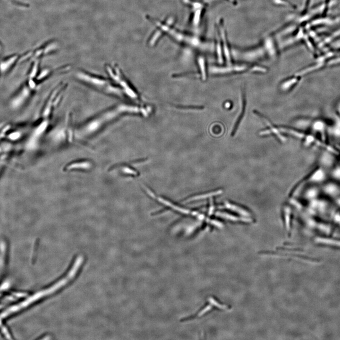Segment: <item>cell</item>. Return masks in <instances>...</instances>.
Returning a JSON list of instances; mask_svg holds the SVG:
<instances>
[{"mask_svg":"<svg viewBox=\"0 0 340 340\" xmlns=\"http://www.w3.org/2000/svg\"><path fill=\"white\" fill-rule=\"evenodd\" d=\"M263 44L264 49L265 51L268 52L270 56L272 58L276 57L277 50L273 37L270 36L265 37L264 40Z\"/></svg>","mask_w":340,"mask_h":340,"instance_id":"7","label":"cell"},{"mask_svg":"<svg viewBox=\"0 0 340 340\" xmlns=\"http://www.w3.org/2000/svg\"><path fill=\"white\" fill-rule=\"evenodd\" d=\"M273 1L275 3L278 5L291 7V4L286 0H273Z\"/></svg>","mask_w":340,"mask_h":340,"instance_id":"15","label":"cell"},{"mask_svg":"<svg viewBox=\"0 0 340 340\" xmlns=\"http://www.w3.org/2000/svg\"><path fill=\"white\" fill-rule=\"evenodd\" d=\"M19 136H20V134H19V133L15 132L13 133L12 134H11V135H10V137L11 139H16L18 138L19 137Z\"/></svg>","mask_w":340,"mask_h":340,"instance_id":"16","label":"cell"},{"mask_svg":"<svg viewBox=\"0 0 340 340\" xmlns=\"http://www.w3.org/2000/svg\"><path fill=\"white\" fill-rule=\"evenodd\" d=\"M263 49L261 48V49H256L254 50H253L251 51H249L248 52H247L246 54H244V56H245L244 57L246 59H248V60H254V59H257L259 57L258 56H259V55H260L259 54H257V53L261 52V51H263Z\"/></svg>","mask_w":340,"mask_h":340,"instance_id":"10","label":"cell"},{"mask_svg":"<svg viewBox=\"0 0 340 340\" xmlns=\"http://www.w3.org/2000/svg\"><path fill=\"white\" fill-rule=\"evenodd\" d=\"M247 69V67L245 65H230L224 67H211L210 71L211 72L215 74H227L235 72H243Z\"/></svg>","mask_w":340,"mask_h":340,"instance_id":"5","label":"cell"},{"mask_svg":"<svg viewBox=\"0 0 340 340\" xmlns=\"http://www.w3.org/2000/svg\"><path fill=\"white\" fill-rule=\"evenodd\" d=\"M336 109H337V113L339 115V116H340V101L337 103Z\"/></svg>","mask_w":340,"mask_h":340,"instance_id":"18","label":"cell"},{"mask_svg":"<svg viewBox=\"0 0 340 340\" xmlns=\"http://www.w3.org/2000/svg\"><path fill=\"white\" fill-rule=\"evenodd\" d=\"M255 114H256L257 115H258V116H259L260 118H261L262 120L266 123V124L269 127L270 130L272 131V133L275 134V135H276V136H277L278 138H279L280 140H281V141H283V142L286 141V138H285V137H283V136L281 134L280 130H278V128L274 127V126L272 125V124L269 121H268L267 119H265L264 116H263L262 115L260 114L258 112H256V113H255Z\"/></svg>","mask_w":340,"mask_h":340,"instance_id":"8","label":"cell"},{"mask_svg":"<svg viewBox=\"0 0 340 340\" xmlns=\"http://www.w3.org/2000/svg\"><path fill=\"white\" fill-rule=\"evenodd\" d=\"M29 84H30V86L32 89H34V88H35V86H36L35 82H34L33 80H30V82H29Z\"/></svg>","mask_w":340,"mask_h":340,"instance_id":"17","label":"cell"},{"mask_svg":"<svg viewBox=\"0 0 340 340\" xmlns=\"http://www.w3.org/2000/svg\"><path fill=\"white\" fill-rule=\"evenodd\" d=\"M61 286V283L59 282L57 284H54L51 287L36 293L35 294L27 298L26 299L19 303H16L12 306L7 307V309L0 312V323H2L3 320L8 319L11 317L24 310L30 307L31 305L40 300L41 298L58 290Z\"/></svg>","mask_w":340,"mask_h":340,"instance_id":"3","label":"cell"},{"mask_svg":"<svg viewBox=\"0 0 340 340\" xmlns=\"http://www.w3.org/2000/svg\"><path fill=\"white\" fill-rule=\"evenodd\" d=\"M300 77L299 76V78H297V77H295V78L294 77V78H292L291 79L286 80V81L283 82V83L282 84V89L283 90H286L290 89V88H292L293 86L297 83V82L300 80Z\"/></svg>","mask_w":340,"mask_h":340,"instance_id":"9","label":"cell"},{"mask_svg":"<svg viewBox=\"0 0 340 340\" xmlns=\"http://www.w3.org/2000/svg\"><path fill=\"white\" fill-rule=\"evenodd\" d=\"M198 62L201 67L203 79V80H205L206 79V74H205V61L203 58L202 57L199 58L198 59Z\"/></svg>","mask_w":340,"mask_h":340,"instance_id":"11","label":"cell"},{"mask_svg":"<svg viewBox=\"0 0 340 340\" xmlns=\"http://www.w3.org/2000/svg\"><path fill=\"white\" fill-rule=\"evenodd\" d=\"M105 71L109 78L114 82L123 88L126 94L131 98H137V96L134 92L131 89L123 77L119 68L115 65L107 64L105 66Z\"/></svg>","mask_w":340,"mask_h":340,"instance_id":"4","label":"cell"},{"mask_svg":"<svg viewBox=\"0 0 340 340\" xmlns=\"http://www.w3.org/2000/svg\"><path fill=\"white\" fill-rule=\"evenodd\" d=\"M227 206L228 207L229 209H231L233 210V211H235L238 212V213H240V214H242V215H246H246H248V214H247V213L245 211L241 209H238V208H238V207H236V206H235V205H232L228 204L227 205Z\"/></svg>","mask_w":340,"mask_h":340,"instance_id":"13","label":"cell"},{"mask_svg":"<svg viewBox=\"0 0 340 340\" xmlns=\"http://www.w3.org/2000/svg\"><path fill=\"white\" fill-rule=\"evenodd\" d=\"M119 115V113L115 107L103 112L76 128L75 138H81L95 134Z\"/></svg>","mask_w":340,"mask_h":340,"instance_id":"2","label":"cell"},{"mask_svg":"<svg viewBox=\"0 0 340 340\" xmlns=\"http://www.w3.org/2000/svg\"><path fill=\"white\" fill-rule=\"evenodd\" d=\"M220 24H219V31H220V37H221L222 41L223 42V48L224 55L229 65L231 63V55L230 52L229 48L228 45L227 39L226 38V31L223 27V24L221 21H220Z\"/></svg>","mask_w":340,"mask_h":340,"instance_id":"6","label":"cell"},{"mask_svg":"<svg viewBox=\"0 0 340 340\" xmlns=\"http://www.w3.org/2000/svg\"><path fill=\"white\" fill-rule=\"evenodd\" d=\"M77 80L107 95L122 97L123 92L109 79L96 75L84 70H79L74 74Z\"/></svg>","mask_w":340,"mask_h":340,"instance_id":"1","label":"cell"},{"mask_svg":"<svg viewBox=\"0 0 340 340\" xmlns=\"http://www.w3.org/2000/svg\"><path fill=\"white\" fill-rule=\"evenodd\" d=\"M267 70L264 67L258 66H255L251 68V72H266Z\"/></svg>","mask_w":340,"mask_h":340,"instance_id":"14","label":"cell"},{"mask_svg":"<svg viewBox=\"0 0 340 340\" xmlns=\"http://www.w3.org/2000/svg\"><path fill=\"white\" fill-rule=\"evenodd\" d=\"M218 215L219 216H221V217H224V218H228L230 220H233V221H239V220H241V221H247L246 220H244L245 219H241V218H238V217H235L233 216H230L228 214H224V213H218Z\"/></svg>","mask_w":340,"mask_h":340,"instance_id":"12","label":"cell"}]
</instances>
